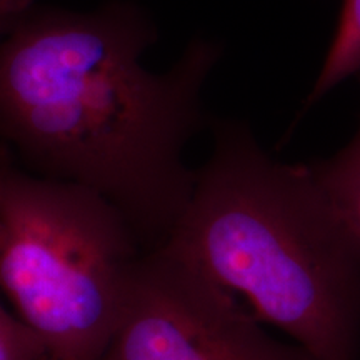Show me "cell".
<instances>
[{
	"instance_id": "1",
	"label": "cell",
	"mask_w": 360,
	"mask_h": 360,
	"mask_svg": "<svg viewBox=\"0 0 360 360\" xmlns=\"http://www.w3.org/2000/svg\"><path fill=\"white\" fill-rule=\"evenodd\" d=\"M157 30L132 2L75 12L32 4L0 39V141L42 177L107 199L148 250L192 193L184 147L220 57L195 39L165 74L141 64Z\"/></svg>"
},
{
	"instance_id": "2",
	"label": "cell",
	"mask_w": 360,
	"mask_h": 360,
	"mask_svg": "<svg viewBox=\"0 0 360 360\" xmlns=\"http://www.w3.org/2000/svg\"><path fill=\"white\" fill-rule=\"evenodd\" d=\"M159 247L315 360H360V238L305 164L274 160L245 125H217Z\"/></svg>"
},
{
	"instance_id": "3",
	"label": "cell",
	"mask_w": 360,
	"mask_h": 360,
	"mask_svg": "<svg viewBox=\"0 0 360 360\" xmlns=\"http://www.w3.org/2000/svg\"><path fill=\"white\" fill-rule=\"evenodd\" d=\"M141 255L109 200L0 154V290L49 355L98 360Z\"/></svg>"
},
{
	"instance_id": "4",
	"label": "cell",
	"mask_w": 360,
	"mask_h": 360,
	"mask_svg": "<svg viewBox=\"0 0 360 360\" xmlns=\"http://www.w3.org/2000/svg\"><path fill=\"white\" fill-rule=\"evenodd\" d=\"M98 360H315L162 247L142 252Z\"/></svg>"
},
{
	"instance_id": "5",
	"label": "cell",
	"mask_w": 360,
	"mask_h": 360,
	"mask_svg": "<svg viewBox=\"0 0 360 360\" xmlns=\"http://www.w3.org/2000/svg\"><path fill=\"white\" fill-rule=\"evenodd\" d=\"M305 167L360 238V122L347 146Z\"/></svg>"
},
{
	"instance_id": "6",
	"label": "cell",
	"mask_w": 360,
	"mask_h": 360,
	"mask_svg": "<svg viewBox=\"0 0 360 360\" xmlns=\"http://www.w3.org/2000/svg\"><path fill=\"white\" fill-rule=\"evenodd\" d=\"M340 17L322 70L307 98L314 105L350 77H360V0H340Z\"/></svg>"
},
{
	"instance_id": "7",
	"label": "cell",
	"mask_w": 360,
	"mask_h": 360,
	"mask_svg": "<svg viewBox=\"0 0 360 360\" xmlns=\"http://www.w3.org/2000/svg\"><path fill=\"white\" fill-rule=\"evenodd\" d=\"M45 355L42 340L0 302V360H40Z\"/></svg>"
},
{
	"instance_id": "8",
	"label": "cell",
	"mask_w": 360,
	"mask_h": 360,
	"mask_svg": "<svg viewBox=\"0 0 360 360\" xmlns=\"http://www.w3.org/2000/svg\"><path fill=\"white\" fill-rule=\"evenodd\" d=\"M34 0H0V39L24 15Z\"/></svg>"
},
{
	"instance_id": "9",
	"label": "cell",
	"mask_w": 360,
	"mask_h": 360,
	"mask_svg": "<svg viewBox=\"0 0 360 360\" xmlns=\"http://www.w3.org/2000/svg\"><path fill=\"white\" fill-rule=\"evenodd\" d=\"M40 360H70V359H60V357H53V355H45Z\"/></svg>"
}]
</instances>
